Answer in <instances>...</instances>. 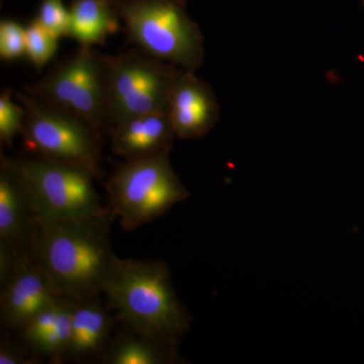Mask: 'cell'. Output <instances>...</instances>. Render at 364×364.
<instances>
[{"label": "cell", "mask_w": 364, "mask_h": 364, "mask_svg": "<svg viewBox=\"0 0 364 364\" xmlns=\"http://www.w3.org/2000/svg\"><path fill=\"white\" fill-rule=\"evenodd\" d=\"M41 222L14 159L0 157V282L18 261L33 258Z\"/></svg>", "instance_id": "obj_9"}, {"label": "cell", "mask_w": 364, "mask_h": 364, "mask_svg": "<svg viewBox=\"0 0 364 364\" xmlns=\"http://www.w3.org/2000/svg\"><path fill=\"white\" fill-rule=\"evenodd\" d=\"M56 36L46 30L37 18L31 21L26 26V56L41 70L47 65L58 50Z\"/></svg>", "instance_id": "obj_17"}, {"label": "cell", "mask_w": 364, "mask_h": 364, "mask_svg": "<svg viewBox=\"0 0 364 364\" xmlns=\"http://www.w3.org/2000/svg\"><path fill=\"white\" fill-rule=\"evenodd\" d=\"M14 91L6 88L0 95V142L11 147L14 138L21 134L26 111L11 100Z\"/></svg>", "instance_id": "obj_18"}, {"label": "cell", "mask_w": 364, "mask_h": 364, "mask_svg": "<svg viewBox=\"0 0 364 364\" xmlns=\"http://www.w3.org/2000/svg\"><path fill=\"white\" fill-rule=\"evenodd\" d=\"M363 4H364V0H363Z\"/></svg>", "instance_id": "obj_22"}, {"label": "cell", "mask_w": 364, "mask_h": 364, "mask_svg": "<svg viewBox=\"0 0 364 364\" xmlns=\"http://www.w3.org/2000/svg\"><path fill=\"white\" fill-rule=\"evenodd\" d=\"M168 114L177 138L200 139L219 122L220 105L208 82L181 69L170 91Z\"/></svg>", "instance_id": "obj_11"}, {"label": "cell", "mask_w": 364, "mask_h": 364, "mask_svg": "<svg viewBox=\"0 0 364 364\" xmlns=\"http://www.w3.org/2000/svg\"><path fill=\"white\" fill-rule=\"evenodd\" d=\"M112 152L127 161L171 151L177 138L168 112L133 117L111 132Z\"/></svg>", "instance_id": "obj_12"}, {"label": "cell", "mask_w": 364, "mask_h": 364, "mask_svg": "<svg viewBox=\"0 0 364 364\" xmlns=\"http://www.w3.org/2000/svg\"><path fill=\"white\" fill-rule=\"evenodd\" d=\"M181 68L133 48L109 55V116L112 129L133 117L168 112L170 91Z\"/></svg>", "instance_id": "obj_8"}, {"label": "cell", "mask_w": 364, "mask_h": 364, "mask_svg": "<svg viewBox=\"0 0 364 364\" xmlns=\"http://www.w3.org/2000/svg\"><path fill=\"white\" fill-rule=\"evenodd\" d=\"M128 42L150 56L196 72L205 61V38L186 0H116Z\"/></svg>", "instance_id": "obj_3"}, {"label": "cell", "mask_w": 364, "mask_h": 364, "mask_svg": "<svg viewBox=\"0 0 364 364\" xmlns=\"http://www.w3.org/2000/svg\"><path fill=\"white\" fill-rule=\"evenodd\" d=\"M177 346L168 340L126 327L112 338L97 360L104 364L181 363Z\"/></svg>", "instance_id": "obj_15"}, {"label": "cell", "mask_w": 364, "mask_h": 364, "mask_svg": "<svg viewBox=\"0 0 364 364\" xmlns=\"http://www.w3.org/2000/svg\"><path fill=\"white\" fill-rule=\"evenodd\" d=\"M109 55L79 46L23 91L80 117L102 136H109Z\"/></svg>", "instance_id": "obj_4"}, {"label": "cell", "mask_w": 364, "mask_h": 364, "mask_svg": "<svg viewBox=\"0 0 364 364\" xmlns=\"http://www.w3.org/2000/svg\"><path fill=\"white\" fill-rule=\"evenodd\" d=\"M170 152L119 164L105 183L112 215L132 231L162 217L189 193L176 176Z\"/></svg>", "instance_id": "obj_6"}, {"label": "cell", "mask_w": 364, "mask_h": 364, "mask_svg": "<svg viewBox=\"0 0 364 364\" xmlns=\"http://www.w3.org/2000/svg\"><path fill=\"white\" fill-rule=\"evenodd\" d=\"M109 219L41 224L33 259L61 296L85 299L104 294L117 260L109 238Z\"/></svg>", "instance_id": "obj_1"}, {"label": "cell", "mask_w": 364, "mask_h": 364, "mask_svg": "<svg viewBox=\"0 0 364 364\" xmlns=\"http://www.w3.org/2000/svg\"><path fill=\"white\" fill-rule=\"evenodd\" d=\"M26 111L21 136L28 154L73 163L102 178L104 136L72 112L26 93L16 92Z\"/></svg>", "instance_id": "obj_7"}, {"label": "cell", "mask_w": 364, "mask_h": 364, "mask_svg": "<svg viewBox=\"0 0 364 364\" xmlns=\"http://www.w3.org/2000/svg\"><path fill=\"white\" fill-rule=\"evenodd\" d=\"M73 305L74 299L59 296L18 331L21 342L36 358H46L51 363L65 360Z\"/></svg>", "instance_id": "obj_13"}, {"label": "cell", "mask_w": 364, "mask_h": 364, "mask_svg": "<svg viewBox=\"0 0 364 364\" xmlns=\"http://www.w3.org/2000/svg\"><path fill=\"white\" fill-rule=\"evenodd\" d=\"M104 294L107 306L132 330L179 344L191 329V315L162 261L119 258Z\"/></svg>", "instance_id": "obj_2"}, {"label": "cell", "mask_w": 364, "mask_h": 364, "mask_svg": "<svg viewBox=\"0 0 364 364\" xmlns=\"http://www.w3.org/2000/svg\"><path fill=\"white\" fill-rule=\"evenodd\" d=\"M68 37L79 46L104 45L109 36L123 31L116 0H73Z\"/></svg>", "instance_id": "obj_16"}, {"label": "cell", "mask_w": 364, "mask_h": 364, "mask_svg": "<svg viewBox=\"0 0 364 364\" xmlns=\"http://www.w3.org/2000/svg\"><path fill=\"white\" fill-rule=\"evenodd\" d=\"M37 21L57 38L68 37L70 14L63 0H42Z\"/></svg>", "instance_id": "obj_20"}, {"label": "cell", "mask_w": 364, "mask_h": 364, "mask_svg": "<svg viewBox=\"0 0 364 364\" xmlns=\"http://www.w3.org/2000/svg\"><path fill=\"white\" fill-rule=\"evenodd\" d=\"M39 358L28 350L25 345L14 343L7 335H4L0 341V364H33Z\"/></svg>", "instance_id": "obj_21"}, {"label": "cell", "mask_w": 364, "mask_h": 364, "mask_svg": "<svg viewBox=\"0 0 364 364\" xmlns=\"http://www.w3.org/2000/svg\"><path fill=\"white\" fill-rule=\"evenodd\" d=\"M26 56V26L13 20L0 23V57L4 61H14Z\"/></svg>", "instance_id": "obj_19"}, {"label": "cell", "mask_w": 364, "mask_h": 364, "mask_svg": "<svg viewBox=\"0 0 364 364\" xmlns=\"http://www.w3.org/2000/svg\"><path fill=\"white\" fill-rule=\"evenodd\" d=\"M25 182L41 224L50 222L109 219L95 189L91 170L28 154L14 159Z\"/></svg>", "instance_id": "obj_5"}, {"label": "cell", "mask_w": 364, "mask_h": 364, "mask_svg": "<svg viewBox=\"0 0 364 364\" xmlns=\"http://www.w3.org/2000/svg\"><path fill=\"white\" fill-rule=\"evenodd\" d=\"M114 326V318L100 296L74 299L65 360L80 363L98 359L111 342Z\"/></svg>", "instance_id": "obj_14"}, {"label": "cell", "mask_w": 364, "mask_h": 364, "mask_svg": "<svg viewBox=\"0 0 364 364\" xmlns=\"http://www.w3.org/2000/svg\"><path fill=\"white\" fill-rule=\"evenodd\" d=\"M1 284L0 318L4 330L20 331L41 310L61 296L33 258L18 261Z\"/></svg>", "instance_id": "obj_10"}]
</instances>
